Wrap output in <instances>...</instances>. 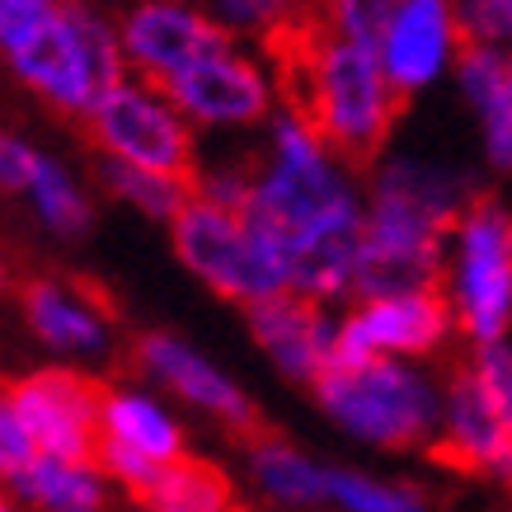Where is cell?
I'll return each mask as SVG.
<instances>
[{
	"instance_id": "ac0fdd59",
	"label": "cell",
	"mask_w": 512,
	"mask_h": 512,
	"mask_svg": "<svg viewBox=\"0 0 512 512\" xmlns=\"http://www.w3.org/2000/svg\"><path fill=\"white\" fill-rule=\"evenodd\" d=\"M5 489L33 512H104L113 480L94 456L38 451L19 475L5 480Z\"/></svg>"
},
{
	"instance_id": "f1b7e54d",
	"label": "cell",
	"mask_w": 512,
	"mask_h": 512,
	"mask_svg": "<svg viewBox=\"0 0 512 512\" xmlns=\"http://www.w3.org/2000/svg\"><path fill=\"white\" fill-rule=\"evenodd\" d=\"M5 287H10V259L0 254V292H5Z\"/></svg>"
},
{
	"instance_id": "83f0119b",
	"label": "cell",
	"mask_w": 512,
	"mask_h": 512,
	"mask_svg": "<svg viewBox=\"0 0 512 512\" xmlns=\"http://www.w3.org/2000/svg\"><path fill=\"white\" fill-rule=\"evenodd\" d=\"M38 156H43L38 146H29V141L19 137V132H10V127H0V193H24Z\"/></svg>"
},
{
	"instance_id": "9a60e30c",
	"label": "cell",
	"mask_w": 512,
	"mask_h": 512,
	"mask_svg": "<svg viewBox=\"0 0 512 512\" xmlns=\"http://www.w3.org/2000/svg\"><path fill=\"white\" fill-rule=\"evenodd\" d=\"M132 357H137L141 372L151 376V381H160L165 390H174L184 404H193V409H202V414H212L221 423H231L245 437L254 433V404H249V395L221 367H212L202 353H193L188 343L170 339V334H146V339H137Z\"/></svg>"
},
{
	"instance_id": "8fae6325",
	"label": "cell",
	"mask_w": 512,
	"mask_h": 512,
	"mask_svg": "<svg viewBox=\"0 0 512 512\" xmlns=\"http://www.w3.org/2000/svg\"><path fill=\"white\" fill-rule=\"evenodd\" d=\"M118 38H123V57L151 85L207 52L231 47V29L193 10L188 0H137L118 24Z\"/></svg>"
},
{
	"instance_id": "2e32d148",
	"label": "cell",
	"mask_w": 512,
	"mask_h": 512,
	"mask_svg": "<svg viewBox=\"0 0 512 512\" xmlns=\"http://www.w3.org/2000/svg\"><path fill=\"white\" fill-rule=\"evenodd\" d=\"M24 320H29L33 339L47 343L62 357H99L113 343V320L109 306L66 278H33L24 282Z\"/></svg>"
},
{
	"instance_id": "44dd1931",
	"label": "cell",
	"mask_w": 512,
	"mask_h": 512,
	"mask_svg": "<svg viewBox=\"0 0 512 512\" xmlns=\"http://www.w3.org/2000/svg\"><path fill=\"white\" fill-rule=\"evenodd\" d=\"M99 179L113 198H123L127 207H137L141 217L156 221H174L193 198V179L184 174H165V170H146V165H132V160H99Z\"/></svg>"
},
{
	"instance_id": "3957f363",
	"label": "cell",
	"mask_w": 512,
	"mask_h": 512,
	"mask_svg": "<svg viewBox=\"0 0 512 512\" xmlns=\"http://www.w3.org/2000/svg\"><path fill=\"white\" fill-rule=\"evenodd\" d=\"M311 386L329 419L372 447H433L442 428V390L409 357H334Z\"/></svg>"
},
{
	"instance_id": "e0dca14e",
	"label": "cell",
	"mask_w": 512,
	"mask_h": 512,
	"mask_svg": "<svg viewBox=\"0 0 512 512\" xmlns=\"http://www.w3.org/2000/svg\"><path fill=\"white\" fill-rule=\"evenodd\" d=\"M456 5L451 0H400L381 38V66L400 94L423 90L442 76V66L456 57Z\"/></svg>"
},
{
	"instance_id": "4dcf8cb0",
	"label": "cell",
	"mask_w": 512,
	"mask_h": 512,
	"mask_svg": "<svg viewBox=\"0 0 512 512\" xmlns=\"http://www.w3.org/2000/svg\"><path fill=\"white\" fill-rule=\"evenodd\" d=\"M231 512H245V508H231Z\"/></svg>"
},
{
	"instance_id": "f546056e",
	"label": "cell",
	"mask_w": 512,
	"mask_h": 512,
	"mask_svg": "<svg viewBox=\"0 0 512 512\" xmlns=\"http://www.w3.org/2000/svg\"><path fill=\"white\" fill-rule=\"evenodd\" d=\"M0 512H19V508H15V498H10V494H0Z\"/></svg>"
},
{
	"instance_id": "5bb4252c",
	"label": "cell",
	"mask_w": 512,
	"mask_h": 512,
	"mask_svg": "<svg viewBox=\"0 0 512 512\" xmlns=\"http://www.w3.org/2000/svg\"><path fill=\"white\" fill-rule=\"evenodd\" d=\"M249 329L278 372L292 381H315L339 353V320L325 311V301L306 292H278L249 306Z\"/></svg>"
},
{
	"instance_id": "5b68a950",
	"label": "cell",
	"mask_w": 512,
	"mask_h": 512,
	"mask_svg": "<svg viewBox=\"0 0 512 512\" xmlns=\"http://www.w3.org/2000/svg\"><path fill=\"white\" fill-rule=\"evenodd\" d=\"M174 249L193 278H202L226 301H268L292 292V264L273 231H264L245 207H221L212 198H188V207L170 221Z\"/></svg>"
},
{
	"instance_id": "ba28073f",
	"label": "cell",
	"mask_w": 512,
	"mask_h": 512,
	"mask_svg": "<svg viewBox=\"0 0 512 512\" xmlns=\"http://www.w3.org/2000/svg\"><path fill=\"white\" fill-rule=\"evenodd\" d=\"M456 329L447 287L362 296V306L339 320L334 357H428Z\"/></svg>"
},
{
	"instance_id": "8992f818",
	"label": "cell",
	"mask_w": 512,
	"mask_h": 512,
	"mask_svg": "<svg viewBox=\"0 0 512 512\" xmlns=\"http://www.w3.org/2000/svg\"><path fill=\"white\" fill-rule=\"evenodd\" d=\"M447 301L470 343H494L512 325V212L498 198H470L451 226Z\"/></svg>"
},
{
	"instance_id": "6da1fadb",
	"label": "cell",
	"mask_w": 512,
	"mask_h": 512,
	"mask_svg": "<svg viewBox=\"0 0 512 512\" xmlns=\"http://www.w3.org/2000/svg\"><path fill=\"white\" fill-rule=\"evenodd\" d=\"M259 43L278 76L282 104L301 113L353 170L372 165L409 99L390 85L381 52L339 38L320 15V0H301L287 19L259 33Z\"/></svg>"
},
{
	"instance_id": "277c9868",
	"label": "cell",
	"mask_w": 512,
	"mask_h": 512,
	"mask_svg": "<svg viewBox=\"0 0 512 512\" xmlns=\"http://www.w3.org/2000/svg\"><path fill=\"white\" fill-rule=\"evenodd\" d=\"M5 62L43 104L80 123L94 99L123 80L127 57L118 29L90 0H57L43 29L19 43Z\"/></svg>"
},
{
	"instance_id": "d6986e66",
	"label": "cell",
	"mask_w": 512,
	"mask_h": 512,
	"mask_svg": "<svg viewBox=\"0 0 512 512\" xmlns=\"http://www.w3.org/2000/svg\"><path fill=\"white\" fill-rule=\"evenodd\" d=\"M249 470L264 498L278 503L282 512H315L329 503V470H320L306 451H296L273 433H259V428L249 433Z\"/></svg>"
},
{
	"instance_id": "4fadbf2b",
	"label": "cell",
	"mask_w": 512,
	"mask_h": 512,
	"mask_svg": "<svg viewBox=\"0 0 512 512\" xmlns=\"http://www.w3.org/2000/svg\"><path fill=\"white\" fill-rule=\"evenodd\" d=\"M433 456L442 466L512 484V428L484 400L480 381L466 362L451 372L447 390H442V428L433 437Z\"/></svg>"
},
{
	"instance_id": "52a82bcc",
	"label": "cell",
	"mask_w": 512,
	"mask_h": 512,
	"mask_svg": "<svg viewBox=\"0 0 512 512\" xmlns=\"http://www.w3.org/2000/svg\"><path fill=\"white\" fill-rule=\"evenodd\" d=\"M80 127L94 141V151H104L113 160H132V165L184 174V179L198 174V156H193L198 146H193L188 113L151 80L109 85L80 118Z\"/></svg>"
},
{
	"instance_id": "7402d4cb",
	"label": "cell",
	"mask_w": 512,
	"mask_h": 512,
	"mask_svg": "<svg viewBox=\"0 0 512 512\" xmlns=\"http://www.w3.org/2000/svg\"><path fill=\"white\" fill-rule=\"evenodd\" d=\"M19 198H29L33 217L43 221L52 235H62V240H76L90 226V198H85V188L76 184V174L66 170V165H57L52 156H38V165L29 174V188Z\"/></svg>"
},
{
	"instance_id": "4316f807",
	"label": "cell",
	"mask_w": 512,
	"mask_h": 512,
	"mask_svg": "<svg viewBox=\"0 0 512 512\" xmlns=\"http://www.w3.org/2000/svg\"><path fill=\"white\" fill-rule=\"evenodd\" d=\"M33 456H38V442H33L24 414L15 409V395H10V381H5L0 386V484L19 475Z\"/></svg>"
},
{
	"instance_id": "484cf974",
	"label": "cell",
	"mask_w": 512,
	"mask_h": 512,
	"mask_svg": "<svg viewBox=\"0 0 512 512\" xmlns=\"http://www.w3.org/2000/svg\"><path fill=\"white\" fill-rule=\"evenodd\" d=\"M475 353H470V372H475V381H480L484 400L494 404V414L512 428V348L503 339L494 343H470Z\"/></svg>"
},
{
	"instance_id": "ffe728a7",
	"label": "cell",
	"mask_w": 512,
	"mask_h": 512,
	"mask_svg": "<svg viewBox=\"0 0 512 512\" xmlns=\"http://www.w3.org/2000/svg\"><path fill=\"white\" fill-rule=\"evenodd\" d=\"M141 512H231L235 494L231 480L217 466H207L198 456H179L156 466V475L141 484L137 494Z\"/></svg>"
},
{
	"instance_id": "d4e9b609",
	"label": "cell",
	"mask_w": 512,
	"mask_h": 512,
	"mask_svg": "<svg viewBox=\"0 0 512 512\" xmlns=\"http://www.w3.org/2000/svg\"><path fill=\"white\" fill-rule=\"evenodd\" d=\"M451 5H456V38L461 43H489L512 52V0H451Z\"/></svg>"
},
{
	"instance_id": "7c38bea8",
	"label": "cell",
	"mask_w": 512,
	"mask_h": 512,
	"mask_svg": "<svg viewBox=\"0 0 512 512\" xmlns=\"http://www.w3.org/2000/svg\"><path fill=\"white\" fill-rule=\"evenodd\" d=\"M156 85L188 113V123H212V127H249L268 118V104H273L268 76L249 57H240L235 43L188 62L184 71H174V76L156 80Z\"/></svg>"
},
{
	"instance_id": "30bf717a",
	"label": "cell",
	"mask_w": 512,
	"mask_h": 512,
	"mask_svg": "<svg viewBox=\"0 0 512 512\" xmlns=\"http://www.w3.org/2000/svg\"><path fill=\"white\" fill-rule=\"evenodd\" d=\"M15 409L29 423L38 451H57V456H94L99 447V404L104 386L90 381L85 372L71 367H43L10 381Z\"/></svg>"
},
{
	"instance_id": "cb8c5ba5",
	"label": "cell",
	"mask_w": 512,
	"mask_h": 512,
	"mask_svg": "<svg viewBox=\"0 0 512 512\" xmlns=\"http://www.w3.org/2000/svg\"><path fill=\"white\" fill-rule=\"evenodd\" d=\"M395 10H400V0H320V15L329 29L339 38L376 47V52H381V38H386Z\"/></svg>"
},
{
	"instance_id": "7a4b0ae2",
	"label": "cell",
	"mask_w": 512,
	"mask_h": 512,
	"mask_svg": "<svg viewBox=\"0 0 512 512\" xmlns=\"http://www.w3.org/2000/svg\"><path fill=\"white\" fill-rule=\"evenodd\" d=\"M475 198L466 174L428 160H386L372 174L367 226L357 245L353 296L442 287L447 278L451 226Z\"/></svg>"
},
{
	"instance_id": "603a6c76",
	"label": "cell",
	"mask_w": 512,
	"mask_h": 512,
	"mask_svg": "<svg viewBox=\"0 0 512 512\" xmlns=\"http://www.w3.org/2000/svg\"><path fill=\"white\" fill-rule=\"evenodd\" d=\"M329 503L339 512H433L423 489L376 480L362 470H329Z\"/></svg>"
},
{
	"instance_id": "9c48e42d",
	"label": "cell",
	"mask_w": 512,
	"mask_h": 512,
	"mask_svg": "<svg viewBox=\"0 0 512 512\" xmlns=\"http://www.w3.org/2000/svg\"><path fill=\"white\" fill-rule=\"evenodd\" d=\"M179 456H184V428L170 419V409L156 395L127 386H104L94 461L109 470L113 484L137 494L141 484L156 475V466L179 461Z\"/></svg>"
}]
</instances>
